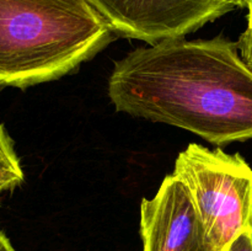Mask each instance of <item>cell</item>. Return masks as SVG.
<instances>
[{
	"mask_svg": "<svg viewBox=\"0 0 252 251\" xmlns=\"http://www.w3.org/2000/svg\"><path fill=\"white\" fill-rule=\"evenodd\" d=\"M116 110L189 130L216 145L252 139V70L221 37L167 39L117 62Z\"/></svg>",
	"mask_w": 252,
	"mask_h": 251,
	"instance_id": "obj_1",
	"label": "cell"
},
{
	"mask_svg": "<svg viewBox=\"0 0 252 251\" xmlns=\"http://www.w3.org/2000/svg\"><path fill=\"white\" fill-rule=\"evenodd\" d=\"M112 31L89 0H0V86L61 78L102 49Z\"/></svg>",
	"mask_w": 252,
	"mask_h": 251,
	"instance_id": "obj_2",
	"label": "cell"
},
{
	"mask_svg": "<svg viewBox=\"0 0 252 251\" xmlns=\"http://www.w3.org/2000/svg\"><path fill=\"white\" fill-rule=\"evenodd\" d=\"M174 174L189 187L217 251L249 229L252 169L239 154L189 144L180 153Z\"/></svg>",
	"mask_w": 252,
	"mask_h": 251,
	"instance_id": "obj_3",
	"label": "cell"
},
{
	"mask_svg": "<svg viewBox=\"0 0 252 251\" xmlns=\"http://www.w3.org/2000/svg\"><path fill=\"white\" fill-rule=\"evenodd\" d=\"M89 1L113 31L152 44L181 38L231 11L219 0Z\"/></svg>",
	"mask_w": 252,
	"mask_h": 251,
	"instance_id": "obj_4",
	"label": "cell"
},
{
	"mask_svg": "<svg viewBox=\"0 0 252 251\" xmlns=\"http://www.w3.org/2000/svg\"><path fill=\"white\" fill-rule=\"evenodd\" d=\"M143 251H217L187 185L172 174L140 206Z\"/></svg>",
	"mask_w": 252,
	"mask_h": 251,
	"instance_id": "obj_5",
	"label": "cell"
},
{
	"mask_svg": "<svg viewBox=\"0 0 252 251\" xmlns=\"http://www.w3.org/2000/svg\"><path fill=\"white\" fill-rule=\"evenodd\" d=\"M22 181L24 171L14 149V143L4 126L0 125V194L15 188Z\"/></svg>",
	"mask_w": 252,
	"mask_h": 251,
	"instance_id": "obj_6",
	"label": "cell"
},
{
	"mask_svg": "<svg viewBox=\"0 0 252 251\" xmlns=\"http://www.w3.org/2000/svg\"><path fill=\"white\" fill-rule=\"evenodd\" d=\"M236 46L241 58L252 70V15H248V27L240 34Z\"/></svg>",
	"mask_w": 252,
	"mask_h": 251,
	"instance_id": "obj_7",
	"label": "cell"
},
{
	"mask_svg": "<svg viewBox=\"0 0 252 251\" xmlns=\"http://www.w3.org/2000/svg\"><path fill=\"white\" fill-rule=\"evenodd\" d=\"M225 251H252V235L250 229L239 234L228 245Z\"/></svg>",
	"mask_w": 252,
	"mask_h": 251,
	"instance_id": "obj_8",
	"label": "cell"
},
{
	"mask_svg": "<svg viewBox=\"0 0 252 251\" xmlns=\"http://www.w3.org/2000/svg\"><path fill=\"white\" fill-rule=\"evenodd\" d=\"M219 1L223 2L230 10H233L235 7H249L252 0H219Z\"/></svg>",
	"mask_w": 252,
	"mask_h": 251,
	"instance_id": "obj_9",
	"label": "cell"
},
{
	"mask_svg": "<svg viewBox=\"0 0 252 251\" xmlns=\"http://www.w3.org/2000/svg\"><path fill=\"white\" fill-rule=\"evenodd\" d=\"M0 251H16L10 243L9 238L0 230Z\"/></svg>",
	"mask_w": 252,
	"mask_h": 251,
	"instance_id": "obj_10",
	"label": "cell"
},
{
	"mask_svg": "<svg viewBox=\"0 0 252 251\" xmlns=\"http://www.w3.org/2000/svg\"><path fill=\"white\" fill-rule=\"evenodd\" d=\"M249 229L251 231V235H252V207H251V214H250V221H249Z\"/></svg>",
	"mask_w": 252,
	"mask_h": 251,
	"instance_id": "obj_11",
	"label": "cell"
},
{
	"mask_svg": "<svg viewBox=\"0 0 252 251\" xmlns=\"http://www.w3.org/2000/svg\"><path fill=\"white\" fill-rule=\"evenodd\" d=\"M248 10H249V15H252V1H251V4L249 5Z\"/></svg>",
	"mask_w": 252,
	"mask_h": 251,
	"instance_id": "obj_12",
	"label": "cell"
}]
</instances>
